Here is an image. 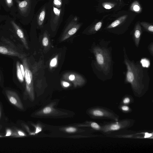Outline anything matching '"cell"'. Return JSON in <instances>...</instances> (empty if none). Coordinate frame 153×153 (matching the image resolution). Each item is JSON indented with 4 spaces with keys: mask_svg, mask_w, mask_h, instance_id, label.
<instances>
[{
    "mask_svg": "<svg viewBox=\"0 0 153 153\" xmlns=\"http://www.w3.org/2000/svg\"><path fill=\"white\" fill-rule=\"evenodd\" d=\"M16 11L13 18L25 24L27 22L31 8V0H15Z\"/></svg>",
    "mask_w": 153,
    "mask_h": 153,
    "instance_id": "obj_1",
    "label": "cell"
},
{
    "mask_svg": "<svg viewBox=\"0 0 153 153\" xmlns=\"http://www.w3.org/2000/svg\"><path fill=\"white\" fill-rule=\"evenodd\" d=\"M125 62L127 67L126 79L132 85H136L144 79L143 70L140 65H136L127 59Z\"/></svg>",
    "mask_w": 153,
    "mask_h": 153,
    "instance_id": "obj_2",
    "label": "cell"
},
{
    "mask_svg": "<svg viewBox=\"0 0 153 153\" xmlns=\"http://www.w3.org/2000/svg\"><path fill=\"white\" fill-rule=\"evenodd\" d=\"M15 18L10 17L8 15L6 19L4 21V26L9 28L15 32L21 39L25 47L27 49H28V46L26 39L24 31L22 27L16 21Z\"/></svg>",
    "mask_w": 153,
    "mask_h": 153,
    "instance_id": "obj_3",
    "label": "cell"
},
{
    "mask_svg": "<svg viewBox=\"0 0 153 153\" xmlns=\"http://www.w3.org/2000/svg\"><path fill=\"white\" fill-rule=\"evenodd\" d=\"M22 59L25 70L26 91L30 98L33 100L34 99V94L32 74L29 68L26 59L23 58Z\"/></svg>",
    "mask_w": 153,
    "mask_h": 153,
    "instance_id": "obj_4",
    "label": "cell"
},
{
    "mask_svg": "<svg viewBox=\"0 0 153 153\" xmlns=\"http://www.w3.org/2000/svg\"><path fill=\"white\" fill-rule=\"evenodd\" d=\"M63 78L72 82L75 86H80L85 82V80L80 75L74 73H68L63 76Z\"/></svg>",
    "mask_w": 153,
    "mask_h": 153,
    "instance_id": "obj_5",
    "label": "cell"
},
{
    "mask_svg": "<svg viewBox=\"0 0 153 153\" xmlns=\"http://www.w3.org/2000/svg\"><path fill=\"white\" fill-rule=\"evenodd\" d=\"M5 93L10 103L20 109H23L22 102L19 96L15 92L11 90H7Z\"/></svg>",
    "mask_w": 153,
    "mask_h": 153,
    "instance_id": "obj_6",
    "label": "cell"
},
{
    "mask_svg": "<svg viewBox=\"0 0 153 153\" xmlns=\"http://www.w3.org/2000/svg\"><path fill=\"white\" fill-rule=\"evenodd\" d=\"M0 4L7 12L14 17L16 7L15 0H0Z\"/></svg>",
    "mask_w": 153,
    "mask_h": 153,
    "instance_id": "obj_7",
    "label": "cell"
},
{
    "mask_svg": "<svg viewBox=\"0 0 153 153\" xmlns=\"http://www.w3.org/2000/svg\"><path fill=\"white\" fill-rule=\"evenodd\" d=\"M80 26V25L79 24L70 25L65 31L61 39V41H64L74 34L79 29Z\"/></svg>",
    "mask_w": 153,
    "mask_h": 153,
    "instance_id": "obj_8",
    "label": "cell"
},
{
    "mask_svg": "<svg viewBox=\"0 0 153 153\" xmlns=\"http://www.w3.org/2000/svg\"><path fill=\"white\" fill-rule=\"evenodd\" d=\"M0 53L3 54L17 56L21 59L24 58L23 55L18 52L6 47L1 45H0Z\"/></svg>",
    "mask_w": 153,
    "mask_h": 153,
    "instance_id": "obj_9",
    "label": "cell"
},
{
    "mask_svg": "<svg viewBox=\"0 0 153 153\" xmlns=\"http://www.w3.org/2000/svg\"><path fill=\"white\" fill-rule=\"evenodd\" d=\"M16 67L17 78L20 82H22L24 81L25 78L24 77L21 71L20 63L18 61L16 62Z\"/></svg>",
    "mask_w": 153,
    "mask_h": 153,
    "instance_id": "obj_10",
    "label": "cell"
},
{
    "mask_svg": "<svg viewBox=\"0 0 153 153\" xmlns=\"http://www.w3.org/2000/svg\"><path fill=\"white\" fill-rule=\"evenodd\" d=\"M96 60L98 63L101 66H103L104 62V57L101 52H97L96 54Z\"/></svg>",
    "mask_w": 153,
    "mask_h": 153,
    "instance_id": "obj_11",
    "label": "cell"
},
{
    "mask_svg": "<svg viewBox=\"0 0 153 153\" xmlns=\"http://www.w3.org/2000/svg\"><path fill=\"white\" fill-rule=\"evenodd\" d=\"M45 14V9L42 10L40 13L37 20L38 24L39 25L41 26L44 20Z\"/></svg>",
    "mask_w": 153,
    "mask_h": 153,
    "instance_id": "obj_12",
    "label": "cell"
},
{
    "mask_svg": "<svg viewBox=\"0 0 153 153\" xmlns=\"http://www.w3.org/2000/svg\"><path fill=\"white\" fill-rule=\"evenodd\" d=\"M25 134L22 131L17 130L14 132V136L17 137H22L26 136Z\"/></svg>",
    "mask_w": 153,
    "mask_h": 153,
    "instance_id": "obj_13",
    "label": "cell"
},
{
    "mask_svg": "<svg viewBox=\"0 0 153 153\" xmlns=\"http://www.w3.org/2000/svg\"><path fill=\"white\" fill-rule=\"evenodd\" d=\"M141 34L140 31L139 30H136L135 31L134 35L135 38L136 42L138 45L139 42Z\"/></svg>",
    "mask_w": 153,
    "mask_h": 153,
    "instance_id": "obj_14",
    "label": "cell"
},
{
    "mask_svg": "<svg viewBox=\"0 0 153 153\" xmlns=\"http://www.w3.org/2000/svg\"><path fill=\"white\" fill-rule=\"evenodd\" d=\"M140 62L143 67L148 68L150 65L149 61L146 59H142Z\"/></svg>",
    "mask_w": 153,
    "mask_h": 153,
    "instance_id": "obj_15",
    "label": "cell"
},
{
    "mask_svg": "<svg viewBox=\"0 0 153 153\" xmlns=\"http://www.w3.org/2000/svg\"><path fill=\"white\" fill-rule=\"evenodd\" d=\"M92 113L94 115L97 117H102L104 115L103 112L99 110H96L93 111Z\"/></svg>",
    "mask_w": 153,
    "mask_h": 153,
    "instance_id": "obj_16",
    "label": "cell"
},
{
    "mask_svg": "<svg viewBox=\"0 0 153 153\" xmlns=\"http://www.w3.org/2000/svg\"><path fill=\"white\" fill-rule=\"evenodd\" d=\"M42 42V45L44 47H46L49 44V40L46 35L45 36L43 37Z\"/></svg>",
    "mask_w": 153,
    "mask_h": 153,
    "instance_id": "obj_17",
    "label": "cell"
},
{
    "mask_svg": "<svg viewBox=\"0 0 153 153\" xmlns=\"http://www.w3.org/2000/svg\"><path fill=\"white\" fill-rule=\"evenodd\" d=\"M121 22L120 20H117L113 22L111 25L108 27V28H110L116 27Z\"/></svg>",
    "mask_w": 153,
    "mask_h": 153,
    "instance_id": "obj_18",
    "label": "cell"
},
{
    "mask_svg": "<svg viewBox=\"0 0 153 153\" xmlns=\"http://www.w3.org/2000/svg\"><path fill=\"white\" fill-rule=\"evenodd\" d=\"M57 56H56L51 60L50 62V66L52 67L55 66L57 64Z\"/></svg>",
    "mask_w": 153,
    "mask_h": 153,
    "instance_id": "obj_19",
    "label": "cell"
},
{
    "mask_svg": "<svg viewBox=\"0 0 153 153\" xmlns=\"http://www.w3.org/2000/svg\"><path fill=\"white\" fill-rule=\"evenodd\" d=\"M120 126L118 124H114L111 125L110 127V129L111 130H117L119 129Z\"/></svg>",
    "mask_w": 153,
    "mask_h": 153,
    "instance_id": "obj_20",
    "label": "cell"
},
{
    "mask_svg": "<svg viewBox=\"0 0 153 153\" xmlns=\"http://www.w3.org/2000/svg\"><path fill=\"white\" fill-rule=\"evenodd\" d=\"M13 132L12 130L10 128H7L6 131L5 136H13Z\"/></svg>",
    "mask_w": 153,
    "mask_h": 153,
    "instance_id": "obj_21",
    "label": "cell"
},
{
    "mask_svg": "<svg viewBox=\"0 0 153 153\" xmlns=\"http://www.w3.org/2000/svg\"><path fill=\"white\" fill-rule=\"evenodd\" d=\"M91 127L96 129H99L100 128V126L98 124L94 122L92 123L91 124Z\"/></svg>",
    "mask_w": 153,
    "mask_h": 153,
    "instance_id": "obj_22",
    "label": "cell"
},
{
    "mask_svg": "<svg viewBox=\"0 0 153 153\" xmlns=\"http://www.w3.org/2000/svg\"><path fill=\"white\" fill-rule=\"evenodd\" d=\"M102 23L101 22H99L96 25L95 29L96 31L98 30L101 27Z\"/></svg>",
    "mask_w": 153,
    "mask_h": 153,
    "instance_id": "obj_23",
    "label": "cell"
},
{
    "mask_svg": "<svg viewBox=\"0 0 153 153\" xmlns=\"http://www.w3.org/2000/svg\"><path fill=\"white\" fill-rule=\"evenodd\" d=\"M8 15H0V23L5 21L7 18Z\"/></svg>",
    "mask_w": 153,
    "mask_h": 153,
    "instance_id": "obj_24",
    "label": "cell"
},
{
    "mask_svg": "<svg viewBox=\"0 0 153 153\" xmlns=\"http://www.w3.org/2000/svg\"><path fill=\"white\" fill-rule=\"evenodd\" d=\"M51 111V108L49 107H47L45 108L43 112L45 114H48L50 113Z\"/></svg>",
    "mask_w": 153,
    "mask_h": 153,
    "instance_id": "obj_25",
    "label": "cell"
},
{
    "mask_svg": "<svg viewBox=\"0 0 153 153\" xmlns=\"http://www.w3.org/2000/svg\"><path fill=\"white\" fill-rule=\"evenodd\" d=\"M53 3L57 6H60L61 4V0H54Z\"/></svg>",
    "mask_w": 153,
    "mask_h": 153,
    "instance_id": "obj_26",
    "label": "cell"
},
{
    "mask_svg": "<svg viewBox=\"0 0 153 153\" xmlns=\"http://www.w3.org/2000/svg\"><path fill=\"white\" fill-rule=\"evenodd\" d=\"M53 11L56 15L58 16H59L60 13V10H59L57 8L53 7Z\"/></svg>",
    "mask_w": 153,
    "mask_h": 153,
    "instance_id": "obj_27",
    "label": "cell"
},
{
    "mask_svg": "<svg viewBox=\"0 0 153 153\" xmlns=\"http://www.w3.org/2000/svg\"><path fill=\"white\" fill-rule=\"evenodd\" d=\"M76 131V129L73 127H70L66 129V131L68 132H74Z\"/></svg>",
    "mask_w": 153,
    "mask_h": 153,
    "instance_id": "obj_28",
    "label": "cell"
},
{
    "mask_svg": "<svg viewBox=\"0 0 153 153\" xmlns=\"http://www.w3.org/2000/svg\"><path fill=\"white\" fill-rule=\"evenodd\" d=\"M20 67L22 74L24 77L25 78V72L23 65L20 63Z\"/></svg>",
    "mask_w": 153,
    "mask_h": 153,
    "instance_id": "obj_29",
    "label": "cell"
},
{
    "mask_svg": "<svg viewBox=\"0 0 153 153\" xmlns=\"http://www.w3.org/2000/svg\"><path fill=\"white\" fill-rule=\"evenodd\" d=\"M62 85L65 87H68L70 85V84L68 82L63 81L62 82Z\"/></svg>",
    "mask_w": 153,
    "mask_h": 153,
    "instance_id": "obj_30",
    "label": "cell"
},
{
    "mask_svg": "<svg viewBox=\"0 0 153 153\" xmlns=\"http://www.w3.org/2000/svg\"><path fill=\"white\" fill-rule=\"evenodd\" d=\"M123 102L124 104H127L130 102V99L128 97H126L123 100Z\"/></svg>",
    "mask_w": 153,
    "mask_h": 153,
    "instance_id": "obj_31",
    "label": "cell"
},
{
    "mask_svg": "<svg viewBox=\"0 0 153 153\" xmlns=\"http://www.w3.org/2000/svg\"><path fill=\"white\" fill-rule=\"evenodd\" d=\"M122 109L124 111H127L129 110V107L127 106L124 105L122 107H121Z\"/></svg>",
    "mask_w": 153,
    "mask_h": 153,
    "instance_id": "obj_32",
    "label": "cell"
},
{
    "mask_svg": "<svg viewBox=\"0 0 153 153\" xmlns=\"http://www.w3.org/2000/svg\"><path fill=\"white\" fill-rule=\"evenodd\" d=\"M133 9L135 11H137L139 10L140 7L138 5H135L134 6Z\"/></svg>",
    "mask_w": 153,
    "mask_h": 153,
    "instance_id": "obj_33",
    "label": "cell"
},
{
    "mask_svg": "<svg viewBox=\"0 0 153 153\" xmlns=\"http://www.w3.org/2000/svg\"><path fill=\"white\" fill-rule=\"evenodd\" d=\"M42 131V129L41 128L38 126H37L36 128V131L35 132V133L37 134L39 132H40Z\"/></svg>",
    "mask_w": 153,
    "mask_h": 153,
    "instance_id": "obj_34",
    "label": "cell"
},
{
    "mask_svg": "<svg viewBox=\"0 0 153 153\" xmlns=\"http://www.w3.org/2000/svg\"><path fill=\"white\" fill-rule=\"evenodd\" d=\"M152 135V134L150 133H146L145 134V135L144 136L145 138H148L150 137H151Z\"/></svg>",
    "mask_w": 153,
    "mask_h": 153,
    "instance_id": "obj_35",
    "label": "cell"
},
{
    "mask_svg": "<svg viewBox=\"0 0 153 153\" xmlns=\"http://www.w3.org/2000/svg\"><path fill=\"white\" fill-rule=\"evenodd\" d=\"M148 30L151 32H153V25L150 26L148 28Z\"/></svg>",
    "mask_w": 153,
    "mask_h": 153,
    "instance_id": "obj_36",
    "label": "cell"
},
{
    "mask_svg": "<svg viewBox=\"0 0 153 153\" xmlns=\"http://www.w3.org/2000/svg\"><path fill=\"white\" fill-rule=\"evenodd\" d=\"M104 7L105 9H109L111 8L112 7L110 5L108 4H106L105 5Z\"/></svg>",
    "mask_w": 153,
    "mask_h": 153,
    "instance_id": "obj_37",
    "label": "cell"
},
{
    "mask_svg": "<svg viewBox=\"0 0 153 153\" xmlns=\"http://www.w3.org/2000/svg\"><path fill=\"white\" fill-rule=\"evenodd\" d=\"M1 107L0 105V118L1 117Z\"/></svg>",
    "mask_w": 153,
    "mask_h": 153,
    "instance_id": "obj_38",
    "label": "cell"
},
{
    "mask_svg": "<svg viewBox=\"0 0 153 153\" xmlns=\"http://www.w3.org/2000/svg\"><path fill=\"white\" fill-rule=\"evenodd\" d=\"M1 4H0V9H1Z\"/></svg>",
    "mask_w": 153,
    "mask_h": 153,
    "instance_id": "obj_39",
    "label": "cell"
},
{
    "mask_svg": "<svg viewBox=\"0 0 153 153\" xmlns=\"http://www.w3.org/2000/svg\"><path fill=\"white\" fill-rule=\"evenodd\" d=\"M2 137V136H1L0 135V137Z\"/></svg>",
    "mask_w": 153,
    "mask_h": 153,
    "instance_id": "obj_40",
    "label": "cell"
},
{
    "mask_svg": "<svg viewBox=\"0 0 153 153\" xmlns=\"http://www.w3.org/2000/svg\"><path fill=\"white\" fill-rule=\"evenodd\" d=\"M19 0L22 1V0Z\"/></svg>",
    "mask_w": 153,
    "mask_h": 153,
    "instance_id": "obj_41",
    "label": "cell"
}]
</instances>
